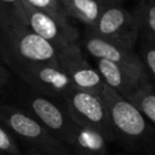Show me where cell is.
<instances>
[{"mask_svg":"<svg viewBox=\"0 0 155 155\" xmlns=\"http://www.w3.org/2000/svg\"><path fill=\"white\" fill-rule=\"evenodd\" d=\"M131 101L153 124L155 125V84L150 83L142 87L133 97L127 99Z\"/></svg>","mask_w":155,"mask_h":155,"instance_id":"15","label":"cell"},{"mask_svg":"<svg viewBox=\"0 0 155 155\" xmlns=\"http://www.w3.org/2000/svg\"><path fill=\"white\" fill-rule=\"evenodd\" d=\"M60 52L50 43L0 10V58L15 75L32 66L58 63Z\"/></svg>","mask_w":155,"mask_h":155,"instance_id":"1","label":"cell"},{"mask_svg":"<svg viewBox=\"0 0 155 155\" xmlns=\"http://www.w3.org/2000/svg\"><path fill=\"white\" fill-rule=\"evenodd\" d=\"M27 5L39 11L47 12L58 17L69 18L60 0H24Z\"/></svg>","mask_w":155,"mask_h":155,"instance_id":"18","label":"cell"},{"mask_svg":"<svg viewBox=\"0 0 155 155\" xmlns=\"http://www.w3.org/2000/svg\"><path fill=\"white\" fill-rule=\"evenodd\" d=\"M133 12L138 22L140 37L155 41V0H139Z\"/></svg>","mask_w":155,"mask_h":155,"instance_id":"14","label":"cell"},{"mask_svg":"<svg viewBox=\"0 0 155 155\" xmlns=\"http://www.w3.org/2000/svg\"><path fill=\"white\" fill-rule=\"evenodd\" d=\"M73 155H87L85 154V153H82V152H77V151H74V152H72Z\"/></svg>","mask_w":155,"mask_h":155,"instance_id":"23","label":"cell"},{"mask_svg":"<svg viewBox=\"0 0 155 155\" xmlns=\"http://www.w3.org/2000/svg\"><path fill=\"white\" fill-rule=\"evenodd\" d=\"M87 32L132 49H135L140 37L134 12L127 11L119 5L104 8L97 24L87 29Z\"/></svg>","mask_w":155,"mask_h":155,"instance_id":"6","label":"cell"},{"mask_svg":"<svg viewBox=\"0 0 155 155\" xmlns=\"http://www.w3.org/2000/svg\"><path fill=\"white\" fill-rule=\"evenodd\" d=\"M18 78L37 93L58 99L75 88L58 63L35 65L22 71Z\"/></svg>","mask_w":155,"mask_h":155,"instance_id":"8","label":"cell"},{"mask_svg":"<svg viewBox=\"0 0 155 155\" xmlns=\"http://www.w3.org/2000/svg\"><path fill=\"white\" fill-rule=\"evenodd\" d=\"M27 24L33 32L50 43L58 52L79 46V33L68 18L58 17L30 7L24 1Z\"/></svg>","mask_w":155,"mask_h":155,"instance_id":"7","label":"cell"},{"mask_svg":"<svg viewBox=\"0 0 155 155\" xmlns=\"http://www.w3.org/2000/svg\"><path fill=\"white\" fill-rule=\"evenodd\" d=\"M99 1L102 5L107 7V5H121V3H122L124 0H99Z\"/></svg>","mask_w":155,"mask_h":155,"instance_id":"22","label":"cell"},{"mask_svg":"<svg viewBox=\"0 0 155 155\" xmlns=\"http://www.w3.org/2000/svg\"><path fill=\"white\" fill-rule=\"evenodd\" d=\"M0 152L7 155H22L16 137L1 122H0Z\"/></svg>","mask_w":155,"mask_h":155,"instance_id":"17","label":"cell"},{"mask_svg":"<svg viewBox=\"0 0 155 155\" xmlns=\"http://www.w3.org/2000/svg\"><path fill=\"white\" fill-rule=\"evenodd\" d=\"M63 99L77 124L99 132L107 142L116 141L110 113L101 96L72 88Z\"/></svg>","mask_w":155,"mask_h":155,"instance_id":"5","label":"cell"},{"mask_svg":"<svg viewBox=\"0 0 155 155\" xmlns=\"http://www.w3.org/2000/svg\"><path fill=\"white\" fill-rule=\"evenodd\" d=\"M0 155H7V154H3V153H1V152H0Z\"/></svg>","mask_w":155,"mask_h":155,"instance_id":"25","label":"cell"},{"mask_svg":"<svg viewBox=\"0 0 155 155\" xmlns=\"http://www.w3.org/2000/svg\"><path fill=\"white\" fill-rule=\"evenodd\" d=\"M138 54L144 65L151 81L155 83V41L139 37Z\"/></svg>","mask_w":155,"mask_h":155,"instance_id":"16","label":"cell"},{"mask_svg":"<svg viewBox=\"0 0 155 155\" xmlns=\"http://www.w3.org/2000/svg\"><path fill=\"white\" fill-rule=\"evenodd\" d=\"M100 96L110 113L116 141L130 155H155V125L131 101L106 85Z\"/></svg>","mask_w":155,"mask_h":155,"instance_id":"2","label":"cell"},{"mask_svg":"<svg viewBox=\"0 0 155 155\" xmlns=\"http://www.w3.org/2000/svg\"><path fill=\"white\" fill-rule=\"evenodd\" d=\"M20 103L54 137L70 146L78 124L71 118L64 99L43 95L29 87L20 94Z\"/></svg>","mask_w":155,"mask_h":155,"instance_id":"4","label":"cell"},{"mask_svg":"<svg viewBox=\"0 0 155 155\" xmlns=\"http://www.w3.org/2000/svg\"><path fill=\"white\" fill-rule=\"evenodd\" d=\"M0 10L10 14L18 21L27 25V15L25 11L24 0H0Z\"/></svg>","mask_w":155,"mask_h":155,"instance_id":"19","label":"cell"},{"mask_svg":"<svg viewBox=\"0 0 155 155\" xmlns=\"http://www.w3.org/2000/svg\"><path fill=\"white\" fill-rule=\"evenodd\" d=\"M0 122L30 148L52 155H73L69 147L54 137L36 118L24 108L0 103Z\"/></svg>","mask_w":155,"mask_h":155,"instance_id":"3","label":"cell"},{"mask_svg":"<svg viewBox=\"0 0 155 155\" xmlns=\"http://www.w3.org/2000/svg\"><path fill=\"white\" fill-rule=\"evenodd\" d=\"M22 155H52V154H48V153H45L43 151H39V150H36L34 148H28L25 150V152H22Z\"/></svg>","mask_w":155,"mask_h":155,"instance_id":"21","label":"cell"},{"mask_svg":"<svg viewBox=\"0 0 155 155\" xmlns=\"http://www.w3.org/2000/svg\"><path fill=\"white\" fill-rule=\"evenodd\" d=\"M63 7L68 17L80 20L91 29L97 24L105 5L99 0H70Z\"/></svg>","mask_w":155,"mask_h":155,"instance_id":"13","label":"cell"},{"mask_svg":"<svg viewBox=\"0 0 155 155\" xmlns=\"http://www.w3.org/2000/svg\"><path fill=\"white\" fill-rule=\"evenodd\" d=\"M58 62L75 88L101 95L105 83L98 69L84 58L80 46L60 52Z\"/></svg>","mask_w":155,"mask_h":155,"instance_id":"9","label":"cell"},{"mask_svg":"<svg viewBox=\"0 0 155 155\" xmlns=\"http://www.w3.org/2000/svg\"><path fill=\"white\" fill-rule=\"evenodd\" d=\"M94 61L106 86L125 99H130L139 89L152 83L147 72L134 70L106 60Z\"/></svg>","mask_w":155,"mask_h":155,"instance_id":"10","label":"cell"},{"mask_svg":"<svg viewBox=\"0 0 155 155\" xmlns=\"http://www.w3.org/2000/svg\"><path fill=\"white\" fill-rule=\"evenodd\" d=\"M61 2H62V5H64V3H66V2H68V1H70V0H60Z\"/></svg>","mask_w":155,"mask_h":155,"instance_id":"24","label":"cell"},{"mask_svg":"<svg viewBox=\"0 0 155 155\" xmlns=\"http://www.w3.org/2000/svg\"><path fill=\"white\" fill-rule=\"evenodd\" d=\"M12 82V71L0 58V95L10 87Z\"/></svg>","mask_w":155,"mask_h":155,"instance_id":"20","label":"cell"},{"mask_svg":"<svg viewBox=\"0 0 155 155\" xmlns=\"http://www.w3.org/2000/svg\"><path fill=\"white\" fill-rule=\"evenodd\" d=\"M107 140L95 130L78 124L69 146L72 152H82L87 155H106Z\"/></svg>","mask_w":155,"mask_h":155,"instance_id":"12","label":"cell"},{"mask_svg":"<svg viewBox=\"0 0 155 155\" xmlns=\"http://www.w3.org/2000/svg\"><path fill=\"white\" fill-rule=\"evenodd\" d=\"M83 45L85 51L94 60H106L134 70L147 72L143 63L135 49L96 36L89 32H87L83 41Z\"/></svg>","mask_w":155,"mask_h":155,"instance_id":"11","label":"cell"}]
</instances>
